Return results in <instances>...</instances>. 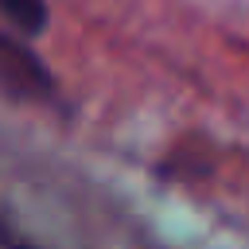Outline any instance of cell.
Segmentation results:
<instances>
[{"label":"cell","mask_w":249,"mask_h":249,"mask_svg":"<svg viewBox=\"0 0 249 249\" xmlns=\"http://www.w3.org/2000/svg\"><path fill=\"white\" fill-rule=\"evenodd\" d=\"M0 82H4V93L16 97V101H58V82L54 74L47 70V62L23 47L12 31L0 39Z\"/></svg>","instance_id":"1"},{"label":"cell","mask_w":249,"mask_h":249,"mask_svg":"<svg viewBox=\"0 0 249 249\" xmlns=\"http://www.w3.org/2000/svg\"><path fill=\"white\" fill-rule=\"evenodd\" d=\"M4 19L19 35H39L47 27V0H4Z\"/></svg>","instance_id":"2"}]
</instances>
